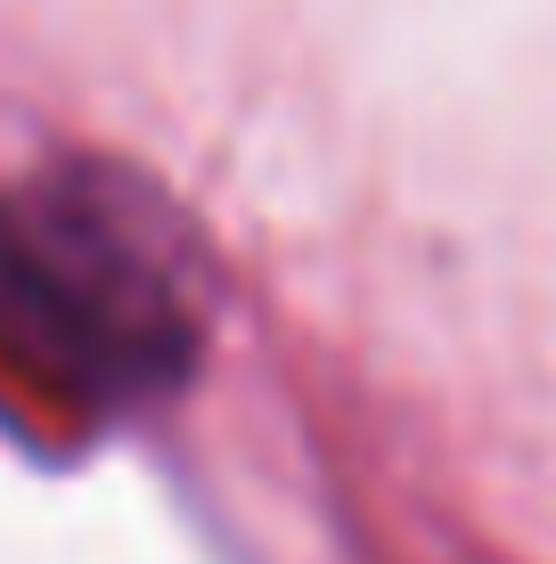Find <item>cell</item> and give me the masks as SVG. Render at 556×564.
<instances>
[{
    "instance_id": "1",
    "label": "cell",
    "mask_w": 556,
    "mask_h": 564,
    "mask_svg": "<svg viewBox=\"0 0 556 564\" xmlns=\"http://www.w3.org/2000/svg\"><path fill=\"white\" fill-rule=\"evenodd\" d=\"M0 327L90 393L172 384L197 344L148 205L99 172H57L0 197Z\"/></svg>"
}]
</instances>
